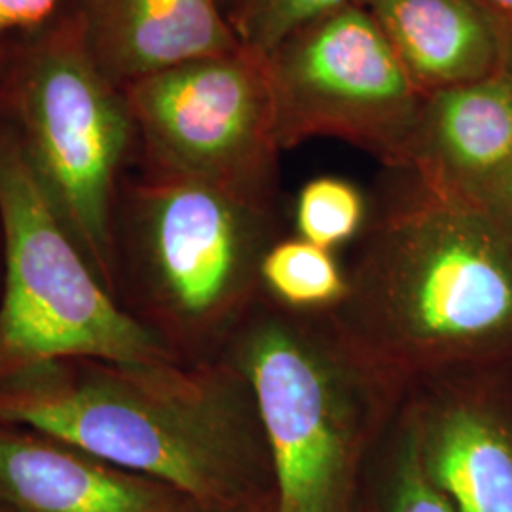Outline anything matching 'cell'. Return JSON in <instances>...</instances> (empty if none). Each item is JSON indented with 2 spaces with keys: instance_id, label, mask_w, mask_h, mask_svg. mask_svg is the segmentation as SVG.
<instances>
[{
  "instance_id": "cell-1",
  "label": "cell",
  "mask_w": 512,
  "mask_h": 512,
  "mask_svg": "<svg viewBox=\"0 0 512 512\" xmlns=\"http://www.w3.org/2000/svg\"><path fill=\"white\" fill-rule=\"evenodd\" d=\"M0 423L156 478L200 507L275 499L253 391L224 359L29 366L0 378Z\"/></svg>"
},
{
  "instance_id": "cell-2",
  "label": "cell",
  "mask_w": 512,
  "mask_h": 512,
  "mask_svg": "<svg viewBox=\"0 0 512 512\" xmlns=\"http://www.w3.org/2000/svg\"><path fill=\"white\" fill-rule=\"evenodd\" d=\"M406 177L370 213L346 264L348 293L325 315L349 353L397 393L512 357V236L473 203Z\"/></svg>"
},
{
  "instance_id": "cell-3",
  "label": "cell",
  "mask_w": 512,
  "mask_h": 512,
  "mask_svg": "<svg viewBox=\"0 0 512 512\" xmlns=\"http://www.w3.org/2000/svg\"><path fill=\"white\" fill-rule=\"evenodd\" d=\"M220 359L253 391L275 512H357L368 461L404 393L361 365L325 315L285 310L264 293Z\"/></svg>"
},
{
  "instance_id": "cell-4",
  "label": "cell",
  "mask_w": 512,
  "mask_h": 512,
  "mask_svg": "<svg viewBox=\"0 0 512 512\" xmlns=\"http://www.w3.org/2000/svg\"><path fill=\"white\" fill-rule=\"evenodd\" d=\"M0 378L61 359L183 361L99 285L19 143L0 139Z\"/></svg>"
},
{
  "instance_id": "cell-5",
  "label": "cell",
  "mask_w": 512,
  "mask_h": 512,
  "mask_svg": "<svg viewBox=\"0 0 512 512\" xmlns=\"http://www.w3.org/2000/svg\"><path fill=\"white\" fill-rule=\"evenodd\" d=\"M262 59L281 150L327 137L403 167L423 95L359 4L298 27Z\"/></svg>"
},
{
  "instance_id": "cell-6",
  "label": "cell",
  "mask_w": 512,
  "mask_h": 512,
  "mask_svg": "<svg viewBox=\"0 0 512 512\" xmlns=\"http://www.w3.org/2000/svg\"><path fill=\"white\" fill-rule=\"evenodd\" d=\"M148 283L169 334L226 344L262 296L260 264L281 238L277 207L164 175L141 196ZM175 351V349H173Z\"/></svg>"
},
{
  "instance_id": "cell-7",
  "label": "cell",
  "mask_w": 512,
  "mask_h": 512,
  "mask_svg": "<svg viewBox=\"0 0 512 512\" xmlns=\"http://www.w3.org/2000/svg\"><path fill=\"white\" fill-rule=\"evenodd\" d=\"M129 109L164 175L277 207L279 154L262 55H211L128 86Z\"/></svg>"
},
{
  "instance_id": "cell-8",
  "label": "cell",
  "mask_w": 512,
  "mask_h": 512,
  "mask_svg": "<svg viewBox=\"0 0 512 512\" xmlns=\"http://www.w3.org/2000/svg\"><path fill=\"white\" fill-rule=\"evenodd\" d=\"M93 61L80 25L46 38L16 86L23 152L71 234L110 262V196L133 114Z\"/></svg>"
},
{
  "instance_id": "cell-9",
  "label": "cell",
  "mask_w": 512,
  "mask_h": 512,
  "mask_svg": "<svg viewBox=\"0 0 512 512\" xmlns=\"http://www.w3.org/2000/svg\"><path fill=\"white\" fill-rule=\"evenodd\" d=\"M465 366L404 391L423 463L458 512H512V370Z\"/></svg>"
},
{
  "instance_id": "cell-10",
  "label": "cell",
  "mask_w": 512,
  "mask_h": 512,
  "mask_svg": "<svg viewBox=\"0 0 512 512\" xmlns=\"http://www.w3.org/2000/svg\"><path fill=\"white\" fill-rule=\"evenodd\" d=\"M0 503L14 512H188L192 501L65 440L0 423Z\"/></svg>"
},
{
  "instance_id": "cell-11",
  "label": "cell",
  "mask_w": 512,
  "mask_h": 512,
  "mask_svg": "<svg viewBox=\"0 0 512 512\" xmlns=\"http://www.w3.org/2000/svg\"><path fill=\"white\" fill-rule=\"evenodd\" d=\"M511 160L512 84L495 74L423 97L399 171L473 203Z\"/></svg>"
},
{
  "instance_id": "cell-12",
  "label": "cell",
  "mask_w": 512,
  "mask_h": 512,
  "mask_svg": "<svg viewBox=\"0 0 512 512\" xmlns=\"http://www.w3.org/2000/svg\"><path fill=\"white\" fill-rule=\"evenodd\" d=\"M78 25L114 86L243 48L217 0H84Z\"/></svg>"
},
{
  "instance_id": "cell-13",
  "label": "cell",
  "mask_w": 512,
  "mask_h": 512,
  "mask_svg": "<svg viewBox=\"0 0 512 512\" xmlns=\"http://www.w3.org/2000/svg\"><path fill=\"white\" fill-rule=\"evenodd\" d=\"M378 25L421 95L501 71L505 19L480 0H353Z\"/></svg>"
},
{
  "instance_id": "cell-14",
  "label": "cell",
  "mask_w": 512,
  "mask_h": 512,
  "mask_svg": "<svg viewBox=\"0 0 512 512\" xmlns=\"http://www.w3.org/2000/svg\"><path fill=\"white\" fill-rule=\"evenodd\" d=\"M357 512H458L423 463L403 399L370 456Z\"/></svg>"
},
{
  "instance_id": "cell-15",
  "label": "cell",
  "mask_w": 512,
  "mask_h": 512,
  "mask_svg": "<svg viewBox=\"0 0 512 512\" xmlns=\"http://www.w3.org/2000/svg\"><path fill=\"white\" fill-rule=\"evenodd\" d=\"M260 287L285 310L327 315L348 293L346 264L336 251L298 236H281L262 258Z\"/></svg>"
},
{
  "instance_id": "cell-16",
  "label": "cell",
  "mask_w": 512,
  "mask_h": 512,
  "mask_svg": "<svg viewBox=\"0 0 512 512\" xmlns=\"http://www.w3.org/2000/svg\"><path fill=\"white\" fill-rule=\"evenodd\" d=\"M370 209L365 194L346 179L315 177L304 184L294 203V236L329 251L357 241Z\"/></svg>"
},
{
  "instance_id": "cell-17",
  "label": "cell",
  "mask_w": 512,
  "mask_h": 512,
  "mask_svg": "<svg viewBox=\"0 0 512 512\" xmlns=\"http://www.w3.org/2000/svg\"><path fill=\"white\" fill-rule=\"evenodd\" d=\"M351 0H247L234 21L241 44L266 55L298 27Z\"/></svg>"
},
{
  "instance_id": "cell-18",
  "label": "cell",
  "mask_w": 512,
  "mask_h": 512,
  "mask_svg": "<svg viewBox=\"0 0 512 512\" xmlns=\"http://www.w3.org/2000/svg\"><path fill=\"white\" fill-rule=\"evenodd\" d=\"M473 205L512 236V160L478 194Z\"/></svg>"
},
{
  "instance_id": "cell-19",
  "label": "cell",
  "mask_w": 512,
  "mask_h": 512,
  "mask_svg": "<svg viewBox=\"0 0 512 512\" xmlns=\"http://www.w3.org/2000/svg\"><path fill=\"white\" fill-rule=\"evenodd\" d=\"M59 0H0V40L46 18Z\"/></svg>"
},
{
  "instance_id": "cell-20",
  "label": "cell",
  "mask_w": 512,
  "mask_h": 512,
  "mask_svg": "<svg viewBox=\"0 0 512 512\" xmlns=\"http://www.w3.org/2000/svg\"><path fill=\"white\" fill-rule=\"evenodd\" d=\"M188 512H275V499H266L249 505H238V507H200L196 503L190 505Z\"/></svg>"
},
{
  "instance_id": "cell-21",
  "label": "cell",
  "mask_w": 512,
  "mask_h": 512,
  "mask_svg": "<svg viewBox=\"0 0 512 512\" xmlns=\"http://www.w3.org/2000/svg\"><path fill=\"white\" fill-rule=\"evenodd\" d=\"M512 84V21L505 19V42H503V59H501V71Z\"/></svg>"
},
{
  "instance_id": "cell-22",
  "label": "cell",
  "mask_w": 512,
  "mask_h": 512,
  "mask_svg": "<svg viewBox=\"0 0 512 512\" xmlns=\"http://www.w3.org/2000/svg\"><path fill=\"white\" fill-rule=\"evenodd\" d=\"M486 8H490L499 18L512 21V0H480Z\"/></svg>"
},
{
  "instance_id": "cell-23",
  "label": "cell",
  "mask_w": 512,
  "mask_h": 512,
  "mask_svg": "<svg viewBox=\"0 0 512 512\" xmlns=\"http://www.w3.org/2000/svg\"><path fill=\"white\" fill-rule=\"evenodd\" d=\"M222 8V12L226 14V18L230 19V23L234 25V21L239 16V12L243 10V6L247 4V0H217Z\"/></svg>"
},
{
  "instance_id": "cell-24",
  "label": "cell",
  "mask_w": 512,
  "mask_h": 512,
  "mask_svg": "<svg viewBox=\"0 0 512 512\" xmlns=\"http://www.w3.org/2000/svg\"><path fill=\"white\" fill-rule=\"evenodd\" d=\"M0 512H14L12 509H8L4 503H0Z\"/></svg>"
}]
</instances>
